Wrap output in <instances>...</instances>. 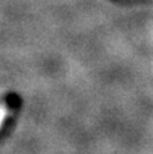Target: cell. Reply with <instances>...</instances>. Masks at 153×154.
Here are the masks:
<instances>
[{
	"label": "cell",
	"instance_id": "1",
	"mask_svg": "<svg viewBox=\"0 0 153 154\" xmlns=\"http://www.w3.org/2000/svg\"><path fill=\"white\" fill-rule=\"evenodd\" d=\"M8 112H10V104L8 103L0 104V128H2V126H3V123H4L5 118H7Z\"/></svg>",
	"mask_w": 153,
	"mask_h": 154
}]
</instances>
